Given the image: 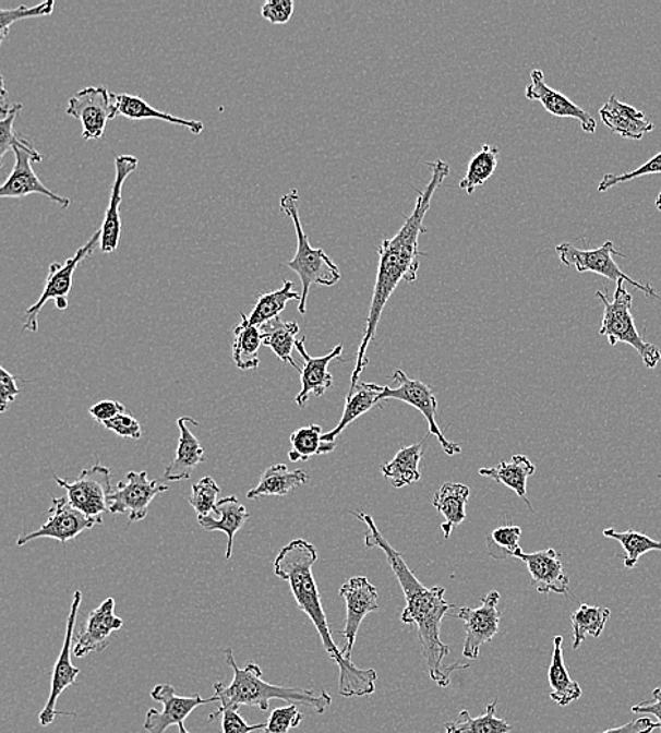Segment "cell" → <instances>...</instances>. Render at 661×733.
<instances>
[{
  "label": "cell",
  "mask_w": 661,
  "mask_h": 733,
  "mask_svg": "<svg viewBox=\"0 0 661 733\" xmlns=\"http://www.w3.org/2000/svg\"><path fill=\"white\" fill-rule=\"evenodd\" d=\"M432 168V178L423 191H418V201L411 216L399 229L398 233L393 239H385L380 244V264L378 273H376L373 299L370 303L369 317H366V326L364 331L363 340L357 351L356 369L351 375V384L349 393L346 398H350L359 387V380L361 373L369 364L366 359V349L376 335V327L383 316L384 308L387 305L390 296L399 286L400 281L414 283L418 278L419 257L424 255L419 252V238L426 233V228L423 226L424 218L432 206V197L437 188L446 180L450 173V166L447 163L437 160L429 163Z\"/></svg>",
  "instance_id": "6da1fadb"
},
{
  "label": "cell",
  "mask_w": 661,
  "mask_h": 733,
  "mask_svg": "<svg viewBox=\"0 0 661 733\" xmlns=\"http://www.w3.org/2000/svg\"><path fill=\"white\" fill-rule=\"evenodd\" d=\"M353 515L363 520L369 528V532L365 534V546L383 550L390 568H393L400 587H402L405 601H407V606L402 612V622L404 624L418 626L419 641H421L429 676L438 687L450 686L452 674L458 672V670L468 669L471 664L443 663L446 656L450 653V646L443 644L441 639L442 624L448 612L455 608L445 600L446 588L441 586L424 587L411 568L408 567L402 553L390 546L388 540L381 534L374 519L363 513H353Z\"/></svg>",
  "instance_id": "7a4b0ae2"
},
{
  "label": "cell",
  "mask_w": 661,
  "mask_h": 733,
  "mask_svg": "<svg viewBox=\"0 0 661 733\" xmlns=\"http://www.w3.org/2000/svg\"><path fill=\"white\" fill-rule=\"evenodd\" d=\"M317 562V550L303 539L292 540L281 549L274 562L275 576L288 581L299 610L305 612L320 634L323 648L340 669L339 693L342 697H366L375 692L376 672L373 669L356 668L351 660L342 658L341 649L337 648L332 638V630L322 598L317 590L312 567Z\"/></svg>",
  "instance_id": "3957f363"
},
{
  "label": "cell",
  "mask_w": 661,
  "mask_h": 733,
  "mask_svg": "<svg viewBox=\"0 0 661 733\" xmlns=\"http://www.w3.org/2000/svg\"><path fill=\"white\" fill-rule=\"evenodd\" d=\"M226 662L233 670V680L229 686L224 683H215V698L220 702L219 710L226 708L254 707L260 711H268L269 702L273 699H283L291 704H301L315 710L317 713H325L332 706V697L323 689L283 687L277 684L265 682L263 670L260 665L248 662L245 668L240 669L236 663L233 650H225Z\"/></svg>",
  "instance_id": "277c9868"
},
{
  "label": "cell",
  "mask_w": 661,
  "mask_h": 733,
  "mask_svg": "<svg viewBox=\"0 0 661 733\" xmlns=\"http://www.w3.org/2000/svg\"><path fill=\"white\" fill-rule=\"evenodd\" d=\"M279 209L288 218H291L293 226H296L298 239L297 254L291 262L287 263V267L296 272L299 278H301L302 292L298 311L301 315H305L309 291H311L313 284L325 287L336 286L341 279V274L339 267L332 262L329 255L323 252L322 249H313L311 243H309L305 230L302 228L301 218H299V194L297 190L281 197Z\"/></svg>",
  "instance_id": "5b68a950"
},
{
  "label": "cell",
  "mask_w": 661,
  "mask_h": 733,
  "mask_svg": "<svg viewBox=\"0 0 661 733\" xmlns=\"http://www.w3.org/2000/svg\"><path fill=\"white\" fill-rule=\"evenodd\" d=\"M624 284V281L616 284L612 302L604 292H597V298L604 303L600 335L606 337L611 346L626 344L634 347L645 365L648 369H656L661 361V351L658 346L646 344L644 337L640 336L635 317L632 315L634 297L626 291Z\"/></svg>",
  "instance_id": "8992f818"
},
{
  "label": "cell",
  "mask_w": 661,
  "mask_h": 733,
  "mask_svg": "<svg viewBox=\"0 0 661 733\" xmlns=\"http://www.w3.org/2000/svg\"><path fill=\"white\" fill-rule=\"evenodd\" d=\"M556 252L558 253L560 262L567 265V267H572L573 265V267L577 268L578 273H596L616 284L621 281L630 284L632 287L644 291L645 296L653 297L661 301V296L656 293L653 287L644 286V284L636 281V279L630 278L629 275L622 272L620 265L614 260V255H621V257H625V255L616 252L612 241H606L601 248L593 250H581L572 243H563L557 245Z\"/></svg>",
  "instance_id": "52a82bcc"
},
{
  "label": "cell",
  "mask_w": 661,
  "mask_h": 733,
  "mask_svg": "<svg viewBox=\"0 0 661 733\" xmlns=\"http://www.w3.org/2000/svg\"><path fill=\"white\" fill-rule=\"evenodd\" d=\"M98 241H100V229L92 236L88 243L82 245L74 257L67 260L64 264L52 263L50 265L45 291H43L40 299H38L35 305L28 308L26 312V321L23 323L24 331L33 333L38 331V313L41 312L43 307L48 301H51V299L56 302L57 310L65 311L69 308V293L71 292L72 283H74L75 269L79 268L82 260L94 253Z\"/></svg>",
  "instance_id": "ba28073f"
},
{
  "label": "cell",
  "mask_w": 661,
  "mask_h": 733,
  "mask_svg": "<svg viewBox=\"0 0 661 733\" xmlns=\"http://www.w3.org/2000/svg\"><path fill=\"white\" fill-rule=\"evenodd\" d=\"M110 479L112 471L99 462L82 471L75 481L55 476L57 484L67 491L70 504L91 518H103L105 513H109L108 501L113 491Z\"/></svg>",
  "instance_id": "9c48e42d"
},
{
  "label": "cell",
  "mask_w": 661,
  "mask_h": 733,
  "mask_svg": "<svg viewBox=\"0 0 661 733\" xmlns=\"http://www.w3.org/2000/svg\"><path fill=\"white\" fill-rule=\"evenodd\" d=\"M116 95L105 86H89L69 100L67 115L79 119L82 124V137L99 140L105 136L110 120L118 118Z\"/></svg>",
  "instance_id": "30bf717a"
},
{
  "label": "cell",
  "mask_w": 661,
  "mask_h": 733,
  "mask_svg": "<svg viewBox=\"0 0 661 733\" xmlns=\"http://www.w3.org/2000/svg\"><path fill=\"white\" fill-rule=\"evenodd\" d=\"M393 380L397 381L398 387H384V393L381 395V405L387 401V399H397V401L412 405L426 419L429 435L437 438L443 452L447 456L460 455L461 447L447 441L446 436L443 435L442 429L438 428L436 422L437 401L432 388L428 384L422 383V381L409 378L402 370L395 371Z\"/></svg>",
  "instance_id": "8fae6325"
},
{
  "label": "cell",
  "mask_w": 661,
  "mask_h": 733,
  "mask_svg": "<svg viewBox=\"0 0 661 733\" xmlns=\"http://www.w3.org/2000/svg\"><path fill=\"white\" fill-rule=\"evenodd\" d=\"M149 696L154 701L163 704V710L149 708L147 711L144 730L148 733H166L170 726H177L180 733H190L185 728L187 718L197 707L216 701L215 696L209 698H202L200 694L191 697L178 696L171 684H158L152 689Z\"/></svg>",
  "instance_id": "7c38bea8"
},
{
  "label": "cell",
  "mask_w": 661,
  "mask_h": 733,
  "mask_svg": "<svg viewBox=\"0 0 661 733\" xmlns=\"http://www.w3.org/2000/svg\"><path fill=\"white\" fill-rule=\"evenodd\" d=\"M82 604V592L75 591L74 600H72L71 610L69 614V620H67V630L64 644H62V649L60 656H58L57 663L55 665V672L51 676V686H50V696H48L45 708L38 717L41 726L51 725L55 722L56 717L60 716L61 712L57 711V701L61 697V694L65 692L67 688L74 686L76 683V677L80 676L81 670L75 668L72 663V641H74L75 635V625L76 620H79L80 606ZM65 716V713H61Z\"/></svg>",
  "instance_id": "4fadbf2b"
},
{
  "label": "cell",
  "mask_w": 661,
  "mask_h": 733,
  "mask_svg": "<svg viewBox=\"0 0 661 733\" xmlns=\"http://www.w3.org/2000/svg\"><path fill=\"white\" fill-rule=\"evenodd\" d=\"M168 489L158 480L149 481L147 471H129L125 481H120L109 495V513H129V525L140 522L146 518L153 500Z\"/></svg>",
  "instance_id": "5bb4252c"
},
{
  "label": "cell",
  "mask_w": 661,
  "mask_h": 733,
  "mask_svg": "<svg viewBox=\"0 0 661 733\" xmlns=\"http://www.w3.org/2000/svg\"><path fill=\"white\" fill-rule=\"evenodd\" d=\"M501 596L498 591H491L481 598L480 608H460L456 618L465 622L466 639L462 654L470 660L479 659L481 648L495 638L500 630L501 611L498 610Z\"/></svg>",
  "instance_id": "9a60e30c"
},
{
  "label": "cell",
  "mask_w": 661,
  "mask_h": 733,
  "mask_svg": "<svg viewBox=\"0 0 661 733\" xmlns=\"http://www.w3.org/2000/svg\"><path fill=\"white\" fill-rule=\"evenodd\" d=\"M100 524H103V518H91V516L74 508L67 496H62V498L52 500L46 524L35 532L22 534L17 539V546H24L33 540L43 538L56 539L58 542L65 544Z\"/></svg>",
  "instance_id": "2e32d148"
},
{
  "label": "cell",
  "mask_w": 661,
  "mask_h": 733,
  "mask_svg": "<svg viewBox=\"0 0 661 733\" xmlns=\"http://www.w3.org/2000/svg\"><path fill=\"white\" fill-rule=\"evenodd\" d=\"M340 597L346 602V625L340 632L347 640L341 649L342 658L351 660L353 654L357 634L366 615L378 610V592L366 577H353L340 588Z\"/></svg>",
  "instance_id": "e0dca14e"
},
{
  "label": "cell",
  "mask_w": 661,
  "mask_h": 733,
  "mask_svg": "<svg viewBox=\"0 0 661 733\" xmlns=\"http://www.w3.org/2000/svg\"><path fill=\"white\" fill-rule=\"evenodd\" d=\"M115 598H106L103 604L91 612L82 629L75 632L72 653L76 658L104 652L110 644L113 632L123 628L124 621L115 614Z\"/></svg>",
  "instance_id": "ac0fdd59"
},
{
  "label": "cell",
  "mask_w": 661,
  "mask_h": 733,
  "mask_svg": "<svg viewBox=\"0 0 661 733\" xmlns=\"http://www.w3.org/2000/svg\"><path fill=\"white\" fill-rule=\"evenodd\" d=\"M139 160L134 156H119L115 161V181L108 209L100 226V252L110 254L119 248L122 238V219H120V205H122L123 187L125 180L137 170Z\"/></svg>",
  "instance_id": "d6986e66"
},
{
  "label": "cell",
  "mask_w": 661,
  "mask_h": 733,
  "mask_svg": "<svg viewBox=\"0 0 661 733\" xmlns=\"http://www.w3.org/2000/svg\"><path fill=\"white\" fill-rule=\"evenodd\" d=\"M530 84L526 86V99L537 100L542 104L543 108L550 115L556 118L576 119L581 123V129L586 133L593 134L597 132V122L590 113L581 109L580 106L568 99L562 92L553 89L544 82V74L542 70H532L530 72Z\"/></svg>",
  "instance_id": "ffe728a7"
},
{
  "label": "cell",
  "mask_w": 661,
  "mask_h": 733,
  "mask_svg": "<svg viewBox=\"0 0 661 733\" xmlns=\"http://www.w3.org/2000/svg\"><path fill=\"white\" fill-rule=\"evenodd\" d=\"M515 558L525 562L532 576V587L542 594L554 592L566 596L570 592V578L564 573L562 554L556 550H540L534 553H524V550H519Z\"/></svg>",
  "instance_id": "44dd1931"
},
{
  "label": "cell",
  "mask_w": 661,
  "mask_h": 733,
  "mask_svg": "<svg viewBox=\"0 0 661 733\" xmlns=\"http://www.w3.org/2000/svg\"><path fill=\"white\" fill-rule=\"evenodd\" d=\"M13 153L16 161H14L11 176L0 187V196L13 197V200L16 197L17 200V197L40 194L47 196L48 200H51L61 207H69L71 205L69 197L57 195L56 192L48 190L45 183L40 181V178L36 176L32 167L35 158L31 154L24 152L22 148H14Z\"/></svg>",
  "instance_id": "7402d4cb"
},
{
  "label": "cell",
  "mask_w": 661,
  "mask_h": 733,
  "mask_svg": "<svg viewBox=\"0 0 661 733\" xmlns=\"http://www.w3.org/2000/svg\"><path fill=\"white\" fill-rule=\"evenodd\" d=\"M296 349L303 359V369L301 371V393L297 395L299 408H305L311 394L320 398L325 395L327 389L333 387V375L329 373V364L333 360L339 359L342 353V345L336 346L329 355L323 357H312L308 355L305 347V337L297 341Z\"/></svg>",
  "instance_id": "603a6c76"
},
{
  "label": "cell",
  "mask_w": 661,
  "mask_h": 733,
  "mask_svg": "<svg viewBox=\"0 0 661 733\" xmlns=\"http://www.w3.org/2000/svg\"><path fill=\"white\" fill-rule=\"evenodd\" d=\"M177 424L180 428V438L176 458L164 471V479L171 482L190 480L196 467L205 461V448L190 429L192 424L197 426L200 423L194 418L182 417L178 419Z\"/></svg>",
  "instance_id": "cb8c5ba5"
},
{
  "label": "cell",
  "mask_w": 661,
  "mask_h": 733,
  "mask_svg": "<svg viewBox=\"0 0 661 733\" xmlns=\"http://www.w3.org/2000/svg\"><path fill=\"white\" fill-rule=\"evenodd\" d=\"M600 116L605 127L617 136L630 140H641L645 134L653 132L654 124L646 119L644 112L634 106L621 103L616 96H611L600 109Z\"/></svg>",
  "instance_id": "d4e9b609"
},
{
  "label": "cell",
  "mask_w": 661,
  "mask_h": 733,
  "mask_svg": "<svg viewBox=\"0 0 661 733\" xmlns=\"http://www.w3.org/2000/svg\"><path fill=\"white\" fill-rule=\"evenodd\" d=\"M249 518L250 514L245 506L235 495H230L217 503L214 513L200 516L197 524L206 532H221L228 537L226 558L229 561L231 553H233L235 537L244 527Z\"/></svg>",
  "instance_id": "484cf974"
},
{
  "label": "cell",
  "mask_w": 661,
  "mask_h": 733,
  "mask_svg": "<svg viewBox=\"0 0 661 733\" xmlns=\"http://www.w3.org/2000/svg\"><path fill=\"white\" fill-rule=\"evenodd\" d=\"M309 480H311L309 471L303 469L291 471L286 465L279 462V465L268 467L263 472L259 485L249 491L248 498L259 500L262 496H287L292 491L299 489V486L305 485Z\"/></svg>",
  "instance_id": "4316f807"
},
{
  "label": "cell",
  "mask_w": 661,
  "mask_h": 733,
  "mask_svg": "<svg viewBox=\"0 0 661 733\" xmlns=\"http://www.w3.org/2000/svg\"><path fill=\"white\" fill-rule=\"evenodd\" d=\"M479 472L481 477H490V479L515 491L516 495L522 498L524 503L533 513V506L526 498V490H528L529 477L537 472V467L528 457L515 455L510 461H501L498 466L490 467V469L485 467Z\"/></svg>",
  "instance_id": "83f0119b"
},
{
  "label": "cell",
  "mask_w": 661,
  "mask_h": 733,
  "mask_svg": "<svg viewBox=\"0 0 661 733\" xmlns=\"http://www.w3.org/2000/svg\"><path fill=\"white\" fill-rule=\"evenodd\" d=\"M116 108L118 116H123L130 120H161V122L177 124V127L187 128L191 133L201 134L204 132L205 124L200 120H190L177 118L168 112L154 109L146 100L136 95L120 94L116 95Z\"/></svg>",
  "instance_id": "f1b7e54d"
},
{
  "label": "cell",
  "mask_w": 661,
  "mask_h": 733,
  "mask_svg": "<svg viewBox=\"0 0 661 733\" xmlns=\"http://www.w3.org/2000/svg\"><path fill=\"white\" fill-rule=\"evenodd\" d=\"M468 500H470V489L465 484H457V482H446L434 494L433 506L445 518L442 530L446 539L450 538L453 530L458 525L465 522Z\"/></svg>",
  "instance_id": "f546056e"
},
{
  "label": "cell",
  "mask_w": 661,
  "mask_h": 733,
  "mask_svg": "<svg viewBox=\"0 0 661 733\" xmlns=\"http://www.w3.org/2000/svg\"><path fill=\"white\" fill-rule=\"evenodd\" d=\"M549 683L552 687L550 698L560 707L570 706L582 696L580 684L574 682L568 674L567 665L564 663L563 636H556L553 639L552 663L549 668Z\"/></svg>",
  "instance_id": "4dcf8cb0"
},
{
  "label": "cell",
  "mask_w": 661,
  "mask_h": 733,
  "mask_svg": "<svg viewBox=\"0 0 661 733\" xmlns=\"http://www.w3.org/2000/svg\"><path fill=\"white\" fill-rule=\"evenodd\" d=\"M384 393V387L374 383L359 384L354 394L350 398H346L345 412L341 414L339 424L330 432L322 436L323 442H335L336 437L345 431L350 423H353L364 413L371 411L375 407H381V395Z\"/></svg>",
  "instance_id": "1f68e13d"
},
{
  "label": "cell",
  "mask_w": 661,
  "mask_h": 733,
  "mask_svg": "<svg viewBox=\"0 0 661 733\" xmlns=\"http://www.w3.org/2000/svg\"><path fill=\"white\" fill-rule=\"evenodd\" d=\"M241 322L235 327L233 361L241 371L257 370L260 347L263 346V332L251 325L248 315L240 313Z\"/></svg>",
  "instance_id": "d6a6232c"
},
{
  "label": "cell",
  "mask_w": 661,
  "mask_h": 733,
  "mask_svg": "<svg viewBox=\"0 0 661 733\" xmlns=\"http://www.w3.org/2000/svg\"><path fill=\"white\" fill-rule=\"evenodd\" d=\"M423 457V443H414L412 446L400 448L393 460L381 467L385 479L393 482L395 489L414 484L421 480V465Z\"/></svg>",
  "instance_id": "836d02e7"
},
{
  "label": "cell",
  "mask_w": 661,
  "mask_h": 733,
  "mask_svg": "<svg viewBox=\"0 0 661 733\" xmlns=\"http://www.w3.org/2000/svg\"><path fill=\"white\" fill-rule=\"evenodd\" d=\"M293 299L301 302V293L293 291V283L287 279L277 291L265 292L257 298L254 310L248 316L249 322L262 329L268 323L278 320L279 313L286 310L287 303Z\"/></svg>",
  "instance_id": "e575fe53"
},
{
  "label": "cell",
  "mask_w": 661,
  "mask_h": 733,
  "mask_svg": "<svg viewBox=\"0 0 661 733\" xmlns=\"http://www.w3.org/2000/svg\"><path fill=\"white\" fill-rule=\"evenodd\" d=\"M299 333V325L297 322H283L281 320H275L272 325L264 327L263 332V345L269 347L274 351V355L278 357L279 360L284 361L293 369L298 370L301 373V369L292 359V350L297 346V336Z\"/></svg>",
  "instance_id": "d590c367"
},
{
  "label": "cell",
  "mask_w": 661,
  "mask_h": 733,
  "mask_svg": "<svg viewBox=\"0 0 661 733\" xmlns=\"http://www.w3.org/2000/svg\"><path fill=\"white\" fill-rule=\"evenodd\" d=\"M496 706L498 701L494 699L479 718H471L468 711H461L456 721L445 723L446 733H509L514 726L496 718Z\"/></svg>",
  "instance_id": "8d00e7d4"
},
{
  "label": "cell",
  "mask_w": 661,
  "mask_h": 733,
  "mask_svg": "<svg viewBox=\"0 0 661 733\" xmlns=\"http://www.w3.org/2000/svg\"><path fill=\"white\" fill-rule=\"evenodd\" d=\"M611 618V610L602 606L580 605L572 615L573 649L580 648L587 638H600Z\"/></svg>",
  "instance_id": "74e56055"
},
{
  "label": "cell",
  "mask_w": 661,
  "mask_h": 733,
  "mask_svg": "<svg viewBox=\"0 0 661 733\" xmlns=\"http://www.w3.org/2000/svg\"><path fill=\"white\" fill-rule=\"evenodd\" d=\"M322 428L320 424H309L305 428H299L291 435V452L288 453L289 460L308 461L313 456L329 455L336 448L335 442L322 441Z\"/></svg>",
  "instance_id": "f35d334b"
},
{
  "label": "cell",
  "mask_w": 661,
  "mask_h": 733,
  "mask_svg": "<svg viewBox=\"0 0 661 733\" xmlns=\"http://www.w3.org/2000/svg\"><path fill=\"white\" fill-rule=\"evenodd\" d=\"M500 148L484 144L481 152L472 157L468 164L466 177L460 181V188L466 194L471 195L477 188L484 185L490 180L492 173L498 167Z\"/></svg>",
  "instance_id": "ab89813d"
},
{
  "label": "cell",
  "mask_w": 661,
  "mask_h": 733,
  "mask_svg": "<svg viewBox=\"0 0 661 733\" xmlns=\"http://www.w3.org/2000/svg\"><path fill=\"white\" fill-rule=\"evenodd\" d=\"M604 537L615 539L622 544L625 550L624 564L626 568H634L646 553L661 552V540L651 539L646 537L645 533L636 532V530L617 532L615 529L608 528L604 530Z\"/></svg>",
  "instance_id": "60d3db41"
},
{
  "label": "cell",
  "mask_w": 661,
  "mask_h": 733,
  "mask_svg": "<svg viewBox=\"0 0 661 733\" xmlns=\"http://www.w3.org/2000/svg\"><path fill=\"white\" fill-rule=\"evenodd\" d=\"M23 109L22 104H14L12 112L8 118L0 120V161H4L9 149L22 148L24 152L31 154L35 158V163H41L43 156L37 152L31 140L21 137V134L14 132V122H16L17 113Z\"/></svg>",
  "instance_id": "b9f144b4"
},
{
  "label": "cell",
  "mask_w": 661,
  "mask_h": 733,
  "mask_svg": "<svg viewBox=\"0 0 661 733\" xmlns=\"http://www.w3.org/2000/svg\"><path fill=\"white\" fill-rule=\"evenodd\" d=\"M520 534H522V529L515 527V525H505V527L492 530L486 537L489 556L495 558V561H506V558L515 557V554L522 550L519 546Z\"/></svg>",
  "instance_id": "7bdbcfd3"
},
{
  "label": "cell",
  "mask_w": 661,
  "mask_h": 733,
  "mask_svg": "<svg viewBox=\"0 0 661 733\" xmlns=\"http://www.w3.org/2000/svg\"><path fill=\"white\" fill-rule=\"evenodd\" d=\"M55 0H47V2L33 8L19 7L16 9H9V11L8 9H2L0 11V43H3L4 38L8 37L9 28H11L13 23L26 21V19L50 16L55 12Z\"/></svg>",
  "instance_id": "ee69618b"
},
{
  "label": "cell",
  "mask_w": 661,
  "mask_h": 733,
  "mask_svg": "<svg viewBox=\"0 0 661 733\" xmlns=\"http://www.w3.org/2000/svg\"><path fill=\"white\" fill-rule=\"evenodd\" d=\"M220 489L217 482L212 477H204L192 485V494L190 496V504L195 509L197 518L200 516H207L214 513L219 498Z\"/></svg>",
  "instance_id": "f6af8a7d"
},
{
  "label": "cell",
  "mask_w": 661,
  "mask_h": 733,
  "mask_svg": "<svg viewBox=\"0 0 661 733\" xmlns=\"http://www.w3.org/2000/svg\"><path fill=\"white\" fill-rule=\"evenodd\" d=\"M302 720L303 716L298 711L297 704L275 708L268 721L265 722L262 733H288L301 725Z\"/></svg>",
  "instance_id": "bcb514c9"
},
{
  "label": "cell",
  "mask_w": 661,
  "mask_h": 733,
  "mask_svg": "<svg viewBox=\"0 0 661 733\" xmlns=\"http://www.w3.org/2000/svg\"><path fill=\"white\" fill-rule=\"evenodd\" d=\"M654 173H661V153L651 157L650 160L639 167L638 170L622 173V176H616V173H605L600 182V187H598V191L606 192L608 190H611L612 187L617 185V183L634 181L636 178L645 176H654Z\"/></svg>",
  "instance_id": "7dc6e473"
},
{
  "label": "cell",
  "mask_w": 661,
  "mask_h": 733,
  "mask_svg": "<svg viewBox=\"0 0 661 733\" xmlns=\"http://www.w3.org/2000/svg\"><path fill=\"white\" fill-rule=\"evenodd\" d=\"M219 717H221V731H224V733H254L263 731L265 726V723H254V725H250L236 708L217 710L215 713H212L209 721L212 722Z\"/></svg>",
  "instance_id": "c3c4849f"
},
{
  "label": "cell",
  "mask_w": 661,
  "mask_h": 733,
  "mask_svg": "<svg viewBox=\"0 0 661 733\" xmlns=\"http://www.w3.org/2000/svg\"><path fill=\"white\" fill-rule=\"evenodd\" d=\"M104 426L115 432L116 435L132 438V441H140L143 436L137 419L128 412L118 414L112 421L104 423Z\"/></svg>",
  "instance_id": "681fc988"
},
{
  "label": "cell",
  "mask_w": 661,
  "mask_h": 733,
  "mask_svg": "<svg viewBox=\"0 0 661 733\" xmlns=\"http://www.w3.org/2000/svg\"><path fill=\"white\" fill-rule=\"evenodd\" d=\"M296 3L292 0H268L262 9V16L272 24H287L291 21Z\"/></svg>",
  "instance_id": "f907efd6"
},
{
  "label": "cell",
  "mask_w": 661,
  "mask_h": 733,
  "mask_svg": "<svg viewBox=\"0 0 661 733\" xmlns=\"http://www.w3.org/2000/svg\"><path fill=\"white\" fill-rule=\"evenodd\" d=\"M19 394L21 389L17 387L16 378L2 366L0 369V412H7L9 405L14 402Z\"/></svg>",
  "instance_id": "816d5d0a"
},
{
  "label": "cell",
  "mask_w": 661,
  "mask_h": 733,
  "mask_svg": "<svg viewBox=\"0 0 661 733\" xmlns=\"http://www.w3.org/2000/svg\"><path fill=\"white\" fill-rule=\"evenodd\" d=\"M124 412V405L118 401H112V399H106V401L92 405L89 409L91 417L94 418L96 422L103 424L112 421L118 414Z\"/></svg>",
  "instance_id": "f5cc1de1"
},
{
  "label": "cell",
  "mask_w": 661,
  "mask_h": 733,
  "mask_svg": "<svg viewBox=\"0 0 661 733\" xmlns=\"http://www.w3.org/2000/svg\"><path fill=\"white\" fill-rule=\"evenodd\" d=\"M656 730H660V723L653 722L650 718H639L632 722L625 723V725L612 728L602 733H651Z\"/></svg>",
  "instance_id": "db71d44e"
},
{
  "label": "cell",
  "mask_w": 661,
  "mask_h": 733,
  "mask_svg": "<svg viewBox=\"0 0 661 733\" xmlns=\"http://www.w3.org/2000/svg\"><path fill=\"white\" fill-rule=\"evenodd\" d=\"M632 712L649 713V716L658 718L661 733V687L654 689L653 701H646L639 704V706L632 707Z\"/></svg>",
  "instance_id": "11a10c76"
},
{
  "label": "cell",
  "mask_w": 661,
  "mask_h": 733,
  "mask_svg": "<svg viewBox=\"0 0 661 733\" xmlns=\"http://www.w3.org/2000/svg\"><path fill=\"white\" fill-rule=\"evenodd\" d=\"M656 207L661 212V192L658 196V200H656Z\"/></svg>",
  "instance_id": "9f6ffc18"
}]
</instances>
